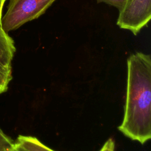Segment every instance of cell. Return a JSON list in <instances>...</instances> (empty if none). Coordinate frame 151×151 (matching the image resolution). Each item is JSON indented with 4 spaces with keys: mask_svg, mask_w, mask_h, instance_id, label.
<instances>
[{
    "mask_svg": "<svg viewBox=\"0 0 151 151\" xmlns=\"http://www.w3.org/2000/svg\"><path fill=\"white\" fill-rule=\"evenodd\" d=\"M97 3H100V2L106 3L110 5H111L117 8L120 11L123 9L124 6L125 5L126 0H97Z\"/></svg>",
    "mask_w": 151,
    "mask_h": 151,
    "instance_id": "obj_8",
    "label": "cell"
},
{
    "mask_svg": "<svg viewBox=\"0 0 151 151\" xmlns=\"http://www.w3.org/2000/svg\"><path fill=\"white\" fill-rule=\"evenodd\" d=\"M114 143L111 139L107 140L99 151H114Z\"/></svg>",
    "mask_w": 151,
    "mask_h": 151,
    "instance_id": "obj_9",
    "label": "cell"
},
{
    "mask_svg": "<svg viewBox=\"0 0 151 151\" xmlns=\"http://www.w3.org/2000/svg\"><path fill=\"white\" fill-rule=\"evenodd\" d=\"M16 142L28 151H54L32 136L19 135Z\"/></svg>",
    "mask_w": 151,
    "mask_h": 151,
    "instance_id": "obj_5",
    "label": "cell"
},
{
    "mask_svg": "<svg viewBox=\"0 0 151 151\" xmlns=\"http://www.w3.org/2000/svg\"><path fill=\"white\" fill-rule=\"evenodd\" d=\"M127 77L124 117L119 130L144 144L151 138V58L137 52L127 60Z\"/></svg>",
    "mask_w": 151,
    "mask_h": 151,
    "instance_id": "obj_1",
    "label": "cell"
},
{
    "mask_svg": "<svg viewBox=\"0 0 151 151\" xmlns=\"http://www.w3.org/2000/svg\"><path fill=\"white\" fill-rule=\"evenodd\" d=\"M12 78V68H6L0 64V94L7 90Z\"/></svg>",
    "mask_w": 151,
    "mask_h": 151,
    "instance_id": "obj_6",
    "label": "cell"
},
{
    "mask_svg": "<svg viewBox=\"0 0 151 151\" xmlns=\"http://www.w3.org/2000/svg\"><path fill=\"white\" fill-rule=\"evenodd\" d=\"M11 151H28V150L25 149L24 147L19 145L17 142H15V144Z\"/></svg>",
    "mask_w": 151,
    "mask_h": 151,
    "instance_id": "obj_10",
    "label": "cell"
},
{
    "mask_svg": "<svg viewBox=\"0 0 151 151\" xmlns=\"http://www.w3.org/2000/svg\"><path fill=\"white\" fill-rule=\"evenodd\" d=\"M55 1L9 0L7 11L2 17V28L6 33L19 28L44 14Z\"/></svg>",
    "mask_w": 151,
    "mask_h": 151,
    "instance_id": "obj_2",
    "label": "cell"
},
{
    "mask_svg": "<svg viewBox=\"0 0 151 151\" xmlns=\"http://www.w3.org/2000/svg\"><path fill=\"white\" fill-rule=\"evenodd\" d=\"M151 18V0H126L119 11L117 25L136 35Z\"/></svg>",
    "mask_w": 151,
    "mask_h": 151,
    "instance_id": "obj_3",
    "label": "cell"
},
{
    "mask_svg": "<svg viewBox=\"0 0 151 151\" xmlns=\"http://www.w3.org/2000/svg\"><path fill=\"white\" fill-rule=\"evenodd\" d=\"M15 142L0 129V151H11Z\"/></svg>",
    "mask_w": 151,
    "mask_h": 151,
    "instance_id": "obj_7",
    "label": "cell"
},
{
    "mask_svg": "<svg viewBox=\"0 0 151 151\" xmlns=\"http://www.w3.org/2000/svg\"><path fill=\"white\" fill-rule=\"evenodd\" d=\"M6 0H0V26H1V19H2V8Z\"/></svg>",
    "mask_w": 151,
    "mask_h": 151,
    "instance_id": "obj_11",
    "label": "cell"
},
{
    "mask_svg": "<svg viewBox=\"0 0 151 151\" xmlns=\"http://www.w3.org/2000/svg\"><path fill=\"white\" fill-rule=\"evenodd\" d=\"M15 51L13 39L0 26V64L6 68H12L11 62Z\"/></svg>",
    "mask_w": 151,
    "mask_h": 151,
    "instance_id": "obj_4",
    "label": "cell"
}]
</instances>
